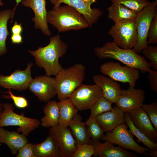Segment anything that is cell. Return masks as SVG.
<instances>
[{
    "mask_svg": "<svg viewBox=\"0 0 157 157\" xmlns=\"http://www.w3.org/2000/svg\"><path fill=\"white\" fill-rule=\"evenodd\" d=\"M108 17L115 23L129 19H135L138 13L122 5L112 3L107 9Z\"/></svg>",
    "mask_w": 157,
    "mask_h": 157,
    "instance_id": "26",
    "label": "cell"
},
{
    "mask_svg": "<svg viewBox=\"0 0 157 157\" xmlns=\"http://www.w3.org/2000/svg\"><path fill=\"white\" fill-rule=\"evenodd\" d=\"M49 40L47 46L28 51L34 57L36 65L44 68L45 75L56 76L63 68L59 59L65 54L67 45L61 40L59 35L51 36Z\"/></svg>",
    "mask_w": 157,
    "mask_h": 157,
    "instance_id": "1",
    "label": "cell"
},
{
    "mask_svg": "<svg viewBox=\"0 0 157 157\" xmlns=\"http://www.w3.org/2000/svg\"><path fill=\"white\" fill-rule=\"evenodd\" d=\"M145 98L144 90L129 86L127 90L121 89L116 104L119 108L126 112L142 107Z\"/></svg>",
    "mask_w": 157,
    "mask_h": 157,
    "instance_id": "15",
    "label": "cell"
},
{
    "mask_svg": "<svg viewBox=\"0 0 157 157\" xmlns=\"http://www.w3.org/2000/svg\"><path fill=\"white\" fill-rule=\"evenodd\" d=\"M148 75L151 89L155 92H157V71L151 69L148 72Z\"/></svg>",
    "mask_w": 157,
    "mask_h": 157,
    "instance_id": "38",
    "label": "cell"
},
{
    "mask_svg": "<svg viewBox=\"0 0 157 157\" xmlns=\"http://www.w3.org/2000/svg\"><path fill=\"white\" fill-rule=\"evenodd\" d=\"M46 0H24L22 4L24 6L31 8L33 11L35 17L32 21L34 23V26L37 29L40 30L46 36L51 34L48 25Z\"/></svg>",
    "mask_w": 157,
    "mask_h": 157,
    "instance_id": "16",
    "label": "cell"
},
{
    "mask_svg": "<svg viewBox=\"0 0 157 157\" xmlns=\"http://www.w3.org/2000/svg\"><path fill=\"white\" fill-rule=\"evenodd\" d=\"M141 51L144 58L150 61V67L157 71V46L148 45Z\"/></svg>",
    "mask_w": 157,
    "mask_h": 157,
    "instance_id": "32",
    "label": "cell"
},
{
    "mask_svg": "<svg viewBox=\"0 0 157 157\" xmlns=\"http://www.w3.org/2000/svg\"><path fill=\"white\" fill-rule=\"evenodd\" d=\"M3 110V104L0 102V116Z\"/></svg>",
    "mask_w": 157,
    "mask_h": 157,
    "instance_id": "43",
    "label": "cell"
},
{
    "mask_svg": "<svg viewBox=\"0 0 157 157\" xmlns=\"http://www.w3.org/2000/svg\"><path fill=\"white\" fill-rule=\"evenodd\" d=\"M15 9H8L0 10V56L7 52L6 40L10 34L7 28L8 21L12 19Z\"/></svg>",
    "mask_w": 157,
    "mask_h": 157,
    "instance_id": "24",
    "label": "cell"
},
{
    "mask_svg": "<svg viewBox=\"0 0 157 157\" xmlns=\"http://www.w3.org/2000/svg\"><path fill=\"white\" fill-rule=\"evenodd\" d=\"M57 102L59 109L58 124L63 127L68 126L73 118L77 113V110L69 98Z\"/></svg>",
    "mask_w": 157,
    "mask_h": 157,
    "instance_id": "25",
    "label": "cell"
},
{
    "mask_svg": "<svg viewBox=\"0 0 157 157\" xmlns=\"http://www.w3.org/2000/svg\"><path fill=\"white\" fill-rule=\"evenodd\" d=\"M127 112L134 126L151 141L157 143V131L142 108L130 110Z\"/></svg>",
    "mask_w": 157,
    "mask_h": 157,
    "instance_id": "17",
    "label": "cell"
},
{
    "mask_svg": "<svg viewBox=\"0 0 157 157\" xmlns=\"http://www.w3.org/2000/svg\"><path fill=\"white\" fill-rule=\"evenodd\" d=\"M112 104L103 97H101L91 107V112L89 117H96L103 113L111 111L113 108Z\"/></svg>",
    "mask_w": 157,
    "mask_h": 157,
    "instance_id": "30",
    "label": "cell"
},
{
    "mask_svg": "<svg viewBox=\"0 0 157 157\" xmlns=\"http://www.w3.org/2000/svg\"><path fill=\"white\" fill-rule=\"evenodd\" d=\"M35 157H65L58 144L49 136L40 144H33Z\"/></svg>",
    "mask_w": 157,
    "mask_h": 157,
    "instance_id": "21",
    "label": "cell"
},
{
    "mask_svg": "<svg viewBox=\"0 0 157 157\" xmlns=\"http://www.w3.org/2000/svg\"><path fill=\"white\" fill-rule=\"evenodd\" d=\"M112 3L122 5L138 13L150 3L148 0H110Z\"/></svg>",
    "mask_w": 157,
    "mask_h": 157,
    "instance_id": "31",
    "label": "cell"
},
{
    "mask_svg": "<svg viewBox=\"0 0 157 157\" xmlns=\"http://www.w3.org/2000/svg\"><path fill=\"white\" fill-rule=\"evenodd\" d=\"M52 4L55 5L57 2L58 0H49Z\"/></svg>",
    "mask_w": 157,
    "mask_h": 157,
    "instance_id": "44",
    "label": "cell"
},
{
    "mask_svg": "<svg viewBox=\"0 0 157 157\" xmlns=\"http://www.w3.org/2000/svg\"><path fill=\"white\" fill-rule=\"evenodd\" d=\"M145 112L154 128L157 131V103L143 104L142 107Z\"/></svg>",
    "mask_w": 157,
    "mask_h": 157,
    "instance_id": "33",
    "label": "cell"
},
{
    "mask_svg": "<svg viewBox=\"0 0 157 157\" xmlns=\"http://www.w3.org/2000/svg\"><path fill=\"white\" fill-rule=\"evenodd\" d=\"M93 145L94 155L99 157H137V155L119 146L115 147L108 141L101 143L99 140L91 141L89 143Z\"/></svg>",
    "mask_w": 157,
    "mask_h": 157,
    "instance_id": "19",
    "label": "cell"
},
{
    "mask_svg": "<svg viewBox=\"0 0 157 157\" xmlns=\"http://www.w3.org/2000/svg\"><path fill=\"white\" fill-rule=\"evenodd\" d=\"M104 132L110 131L118 125L125 122L124 112L117 106L110 111L96 117Z\"/></svg>",
    "mask_w": 157,
    "mask_h": 157,
    "instance_id": "20",
    "label": "cell"
},
{
    "mask_svg": "<svg viewBox=\"0 0 157 157\" xmlns=\"http://www.w3.org/2000/svg\"><path fill=\"white\" fill-rule=\"evenodd\" d=\"M8 90L9 92L6 93L9 94V96L5 95V97L11 98L13 100L15 105L18 108H24L28 106V102L25 97L15 95L11 91L10 89H8Z\"/></svg>",
    "mask_w": 157,
    "mask_h": 157,
    "instance_id": "36",
    "label": "cell"
},
{
    "mask_svg": "<svg viewBox=\"0 0 157 157\" xmlns=\"http://www.w3.org/2000/svg\"><path fill=\"white\" fill-rule=\"evenodd\" d=\"M103 97L102 90L98 85L82 83L75 90L69 99L77 110H83L90 109Z\"/></svg>",
    "mask_w": 157,
    "mask_h": 157,
    "instance_id": "9",
    "label": "cell"
},
{
    "mask_svg": "<svg viewBox=\"0 0 157 157\" xmlns=\"http://www.w3.org/2000/svg\"><path fill=\"white\" fill-rule=\"evenodd\" d=\"M149 152H146V154L147 157H157V150L155 151L149 150Z\"/></svg>",
    "mask_w": 157,
    "mask_h": 157,
    "instance_id": "41",
    "label": "cell"
},
{
    "mask_svg": "<svg viewBox=\"0 0 157 157\" xmlns=\"http://www.w3.org/2000/svg\"><path fill=\"white\" fill-rule=\"evenodd\" d=\"M75 151L71 157H91L94 154L93 145L86 144L78 145Z\"/></svg>",
    "mask_w": 157,
    "mask_h": 157,
    "instance_id": "34",
    "label": "cell"
},
{
    "mask_svg": "<svg viewBox=\"0 0 157 157\" xmlns=\"http://www.w3.org/2000/svg\"><path fill=\"white\" fill-rule=\"evenodd\" d=\"M88 135L93 141L101 140L104 132L97 121L96 117H89L85 122Z\"/></svg>",
    "mask_w": 157,
    "mask_h": 157,
    "instance_id": "29",
    "label": "cell"
},
{
    "mask_svg": "<svg viewBox=\"0 0 157 157\" xmlns=\"http://www.w3.org/2000/svg\"><path fill=\"white\" fill-rule=\"evenodd\" d=\"M2 0H0V6H2L4 4V3L2 2ZM23 0H15L16 4L15 8H16L19 3Z\"/></svg>",
    "mask_w": 157,
    "mask_h": 157,
    "instance_id": "42",
    "label": "cell"
},
{
    "mask_svg": "<svg viewBox=\"0 0 157 157\" xmlns=\"http://www.w3.org/2000/svg\"><path fill=\"white\" fill-rule=\"evenodd\" d=\"M157 12V1H152L138 12L135 19L137 33V40L133 50L139 53L146 47L148 32L152 19Z\"/></svg>",
    "mask_w": 157,
    "mask_h": 157,
    "instance_id": "6",
    "label": "cell"
},
{
    "mask_svg": "<svg viewBox=\"0 0 157 157\" xmlns=\"http://www.w3.org/2000/svg\"><path fill=\"white\" fill-rule=\"evenodd\" d=\"M33 65L32 62L28 63L24 70L17 69L8 76L0 74V86L19 91L26 90L33 79L31 70Z\"/></svg>",
    "mask_w": 157,
    "mask_h": 157,
    "instance_id": "11",
    "label": "cell"
},
{
    "mask_svg": "<svg viewBox=\"0 0 157 157\" xmlns=\"http://www.w3.org/2000/svg\"><path fill=\"white\" fill-rule=\"evenodd\" d=\"M92 80L95 84L101 88L103 97L112 103L116 104L121 90L120 84L102 74L94 75Z\"/></svg>",
    "mask_w": 157,
    "mask_h": 157,
    "instance_id": "18",
    "label": "cell"
},
{
    "mask_svg": "<svg viewBox=\"0 0 157 157\" xmlns=\"http://www.w3.org/2000/svg\"><path fill=\"white\" fill-rule=\"evenodd\" d=\"M49 135L58 144L65 157H71L76 150L77 148L76 143L68 126L63 127L58 124L50 127Z\"/></svg>",
    "mask_w": 157,
    "mask_h": 157,
    "instance_id": "14",
    "label": "cell"
},
{
    "mask_svg": "<svg viewBox=\"0 0 157 157\" xmlns=\"http://www.w3.org/2000/svg\"><path fill=\"white\" fill-rule=\"evenodd\" d=\"M95 55L99 59L110 58L118 60L126 65L148 72L150 67L146 58L135 53L133 49H125L119 47L113 42H108L101 47L94 49Z\"/></svg>",
    "mask_w": 157,
    "mask_h": 157,
    "instance_id": "2",
    "label": "cell"
},
{
    "mask_svg": "<svg viewBox=\"0 0 157 157\" xmlns=\"http://www.w3.org/2000/svg\"><path fill=\"white\" fill-rule=\"evenodd\" d=\"M148 44L157 43V12L152 19L148 32Z\"/></svg>",
    "mask_w": 157,
    "mask_h": 157,
    "instance_id": "35",
    "label": "cell"
},
{
    "mask_svg": "<svg viewBox=\"0 0 157 157\" xmlns=\"http://www.w3.org/2000/svg\"><path fill=\"white\" fill-rule=\"evenodd\" d=\"M10 39L13 44H20L23 42L21 34H12Z\"/></svg>",
    "mask_w": 157,
    "mask_h": 157,
    "instance_id": "40",
    "label": "cell"
},
{
    "mask_svg": "<svg viewBox=\"0 0 157 157\" xmlns=\"http://www.w3.org/2000/svg\"><path fill=\"white\" fill-rule=\"evenodd\" d=\"M3 106V110L0 116V127L18 126L17 132H21L27 137L40 124L37 119L26 117L23 113L19 115L15 113V108L12 103H5Z\"/></svg>",
    "mask_w": 157,
    "mask_h": 157,
    "instance_id": "5",
    "label": "cell"
},
{
    "mask_svg": "<svg viewBox=\"0 0 157 157\" xmlns=\"http://www.w3.org/2000/svg\"><path fill=\"white\" fill-rule=\"evenodd\" d=\"M1 143L0 142V147L1 146Z\"/></svg>",
    "mask_w": 157,
    "mask_h": 157,
    "instance_id": "45",
    "label": "cell"
},
{
    "mask_svg": "<svg viewBox=\"0 0 157 157\" xmlns=\"http://www.w3.org/2000/svg\"><path fill=\"white\" fill-rule=\"evenodd\" d=\"M100 71L115 81L128 83L129 86L135 87L140 78L139 69L126 66H122L118 62L110 61L101 65Z\"/></svg>",
    "mask_w": 157,
    "mask_h": 157,
    "instance_id": "10",
    "label": "cell"
},
{
    "mask_svg": "<svg viewBox=\"0 0 157 157\" xmlns=\"http://www.w3.org/2000/svg\"><path fill=\"white\" fill-rule=\"evenodd\" d=\"M45 115L41 119L40 125L43 127L50 128L58 124L59 109L55 100L49 101L44 107Z\"/></svg>",
    "mask_w": 157,
    "mask_h": 157,
    "instance_id": "27",
    "label": "cell"
},
{
    "mask_svg": "<svg viewBox=\"0 0 157 157\" xmlns=\"http://www.w3.org/2000/svg\"><path fill=\"white\" fill-rule=\"evenodd\" d=\"M23 31L22 25L15 22L11 29L12 34H21Z\"/></svg>",
    "mask_w": 157,
    "mask_h": 157,
    "instance_id": "39",
    "label": "cell"
},
{
    "mask_svg": "<svg viewBox=\"0 0 157 157\" xmlns=\"http://www.w3.org/2000/svg\"><path fill=\"white\" fill-rule=\"evenodd\" d=\"M16 157H35L33 153V144L28 142L18 151Z\"/></svg>",
    "mask_w": 157,
    "mask_h": 157,
    "instance_id": "37",
    "label": "cell"
},
{
    "mask_svg": "<svg viewBox=\"0 0 157 157\" xmlns=\"http://www.w3.org/2000/svg\"><path fill=\"white\" fill-rule=\"evenodd\" d=\"M28 88L41 102L47 103L57 95L55 78L46 75L33 78Z\"/></svg>",
    "mask_w": 157,
    "mask_h": 157,
    "instance_id": "12",
    "label": "cell"
},
{
    "mask_svg": "<svg viewBox=\"0 0 157 157\" xmlns=\"http://www.w3.org/2000/svg\"><path fill=\"white\" fill-rule=\"evenodd\" d=\"M135 19L115 23L108 31V34L113 37V42L119 47L131 49L135 45L138 36Z\"/></svg>",
    "mask_w": 157,
    "mask_h": 157,
    "instance_id": "7",
    "label": "cell"
},
{
    "mask_svg": "<svg viewBox=\"0 0 157 157\" xmlns=\"http://www.w3.org/2000/svg\"><path fill=\"white\" fill-rule=\"evenodd\" d=\"M128 127L124 123L120 124L112 131L106 132L101 140L117 144L124 149L133 151L137 154L147 157L146 151H149V150L140 146L135 142L133 139L134 136L129 131Z\"/></svg>",
    "mask_w": 157,
    "mask_h": 157,
    "instance_id": "8",
    "label": "cell"
},
{
    "mask_svg": "<svg viewBox=\"0 0 157 157\" xmlns=\"http://www.w3.org/2000/svg\"><path fill=\"white\" fill-rule=\"evenodd\" d=\"M68 126L70 127L77 146L84 144H89L91 140L88 133L85 123L82 121V118L78 113L71 121Z\"/></svg>",
    "mask_w": 157,
    "mask_h": 157,
    "instance_id": "23",
    "label": "cell"
},
{
    "mask_svg": "<svg viewBox=\"0 0 157 157\" xmlns=\"http://www.w3.org/2000/svg\"><path fill=\"white\" fill-rule=\"evenodd\" d=\"M26 137L14 131L0 127V142L7 145L12 154L17 155L19 150L28 142Z\"/></svg>",
    "mask_w": 157,
    "mask_h": 157,
    "instance_id": "22",
    "label": "cell"
},
{
    "mask_svg": "<svg viewBox=\"0 0 157 157\" xmlns=\"http://www.w3.org/2000/svg\"><path fill=\"white\" fill-rule=\"evenodd\" d=\"M85 67L81 63L76 64L63 69L55 78L57 99L69 98L75 90L83 81Z\"/></svg>",
    "mask_w": 157,
    "mask_h": 157,
    "instance_id": "4",
    "label": "cell"
},
{
    "mask_svg": "<svg viewBox=\"0 0 157 157\" xmlns=\"http://www.w3.org/2000/svg\"><path fill=\"white\" fill-rule=\"evenodd\" d=\"M125 122L129 128L130 132L137 138V141L142 143L150 150H157V143H154L151 141L144 134L142 133L133 125L131 120L130 116L127 112H124Z\"/></svg>",
    "mask_w": 157,
    "mask_h": 157,
    "instance_id": "28",
    "label": "cell"
},
{
    "mask_svg": "<svg viewBox=\"0 0 157 157\" xmlns=\"http://www.w3.org/2000/svg\"><path fill=\"white\" fill-rule=\"evenodd\" d=\"M47 22L59 32L78 30L89 27L83 16L69 5L52 9L47 12Z\"/></svg>",
    "mask_w": 157,
    "mask_h": 157,
    "instance_id": "3",
    "label": "cell"
},
{
    "mask_svg": "<svg viewBox=\"0 0 157 157\" xmlns=\"http://www.w3.org/2000/svg\"><path fill=\"white\" fill-rule=\"evenodd\" d=\"M96 1L95 0H58L52 9L57 7L62 3L66 4L81 14L91 28L103 14L99 8H91V4Z\"/></svg>",
    "mask_w": 157,
    "mask_h": 157,
    "instance_id": "13",
    "label": "cell"
}]
</instances>
